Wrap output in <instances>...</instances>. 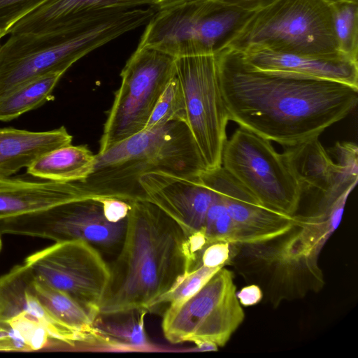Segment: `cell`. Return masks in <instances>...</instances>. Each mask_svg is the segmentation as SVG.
<instances>
[{
	"instance_id": "1",
	"label": "cell",
	"mask_w": 358,
	"mask_h": 358,
	"mask_svg": "<svg viewBox=\"0 0 358 358\" xmlns=\"http://www.w3.org/2000/svg\"><path fill=\"white\" fill-rule=\"evenodd\" d=\"M216 59L229 120L285 147L319 136L358 102L346 83L261 70L229 48Z\"/></svg>"
},
{
	"instance_id": "2",
	"label": "cell",
	"mask_w": 358,
	"mask_h": 358,
	"mask_svg": "<svg viewBox=\"0 0 358 358\" xmlns=\"http://www.w3.org/2000/svg\"><path fill=\"white\" fill-rule=\"evenodd\" d=\"M187 240L180 225L155 204L131 201L99 314L154 310L157 301L191 271Z\"/></svg>"
},
{
	"instance_id": "3",
	"label": "cell",
	"mask_w": 358,
	"mask_h": 358,
	"mask_svg": "<svg viewBox=\"0 0 358 358\" xmlns=\"http://www.w3.org/2000/svg\"><path fill=\"white\" fill-rule=\"evenodd\" d=\"M92 173L79 181L92 198L145 199L139 178L165 172L198 178L207 169L186 122L173 121L141 131L95 155Z\"/></svg>"
},
{
	"instance_id": "4",
	"label": "cell",
	"mask_w": 358,
	"mask_h": 358,
	"mask_svg": "<svg viewBox=\"0 0 358 358\" xmlns=\"http://www.w3.org/2000/svg\"><path fill=\"white\" fill-rule=\"evenodd\" d=\"M136 8L87 18L49 31L12 34L0 46V95L55 70L67 71L78 60L151 17Z\"/></svg>"
},
{
	"instance_id": "5",
	"label": "cell",
	"mask_w": 358,
	"mask_h": 358,
	"mask_svg": "<svg viewBox=\"0 0 358 358\" xmlns=\"http://www.w3.org/2000/svg\"><path fill=\"white\" fill-rule=\"evenodd\" d=\"M227 48L240 52L255 48L320 57L344 55L335 36L331 5L324 0H278L254 13Z\"/></svg>"
},
{
	"instance_id": "6",
	"label": "cell",
	"mask_w": 358,
	"mask_h": 358,
	"mask_svg": "<svg viewBox=\"0 0 358 358\" xmlns=\"http://www.w3.org/2000/svg\"><path fill=\"white\" fill-rule=\"evenodd\" d=\"M254 13L215 0H194L156 11L138 47L174 58L216 55L227 48Z\"/></svg>"
},
{
	"instance_id": "7",
	"label": "cell",
	"mask_w": 358,
	"mask_h": 358,
	"mask_svg": "<svg viewBox=\"0 0 358 358\" xmlns=\"http://www.w3.org/2000/svg\"><path fill=\"white\" fill-rule=\"evenodd\" d=\"M319 256L308 253L298 226L274 238L237 245L230 265L249 284L258 285L273 308L317 293L325 285Z\"/></svg>"
},
{
	"instance_id": "8",
	"label": "cell",
	"mask_w": 358,
	"mask_h": 358,
	"mask_svg": "<svg viewBox=\"0 0 358 358\" xmlns=\"http://www.w3.org/2000/svg\"><path fill=\"white\" fill-rule=\"evenodd\" d=\"M244 319L234 273L222 267L192 296L169 305L162 329L173 344L208 343L219 348L228 343Z\"/></svg>"
},
{
	"instance_id": "9",
	"label": "cell",
	"mask_w": 358,
	"mask_h": 358,
	"mask_svg": "<svg viewBox=\"0 0 358 358\" xmlns=\"http://www.w3.org/2000/svg\"><path fill=\"white\" fill-rule=\"evenodd\" d=\"M176 75V58L137 47L120 73L121 84L104 124L99 152L145 128L158 99Z\"/></svg>"
},
{
	"instance_id": "10",
	"label": "cell",
	"mask_w": 358,
	"mask_h": 358,
	"mask_svg": "<svg viewBox=\"0 0 358 358\" xmlns=\"http://www.w3.org/2000/svg\"><path fill=\"white\" fill-rule=\"evenodd\" d=\"M222 166L266 207L296 215L301 189L270 141L239 127L224 143Z\"/></svg>"
},
{
	"instance_id": "11",
	"label": "cell",
	"mask_w": 358,
	"mask_h": 358,
	"mask_svg": "<svg viewBox=\"0 0 358 358\" xmlns=\"http://www.w3.org/2000/svg\"><path fill=\"white\" fill-rule=\"evenodd\" d=\"M127 219L108 221L100 198H87L0 220V234L29 236L56 242L82 241L102 255H117L124 238Z\"/></svg>"
},
{
	"instance_id": "12",
	"label": "cell",
	"mask_w": 358,
	"mask_h": 358,
	"mask_svg": "<svg viewBox=\"0 0 358 358\" xmlns=\"http://www.w3.org/2000/svg\"><path fill=\"white\" fill-rule=\"evenodd\" d=\"M187 124L208 169L222 166L229 116L222 97L216 55L176 59Z\"/></svg>"
},
{
	"instance_id": "13",
	"label": "cell",
	"mask_w": 358,
	"mask_h": 358,
	"mask_svg": "<svg viewBox=\"0 0 358 358\" xmlns=\"http://www.w3.org/2000/svg\"><path fill=\"white\" fill-rule=\"evenodd\" d=\"M34 275L66 294L94 318L100 308L110 275L101 253L82 241L56 242L24 260Z\"/></svg>"
},
{
	"instance_id": "14",
	"label": "cell",
	"mask_w": 358,
	"mask_h": 358,
	"mask_svg": "<svg viewBox=\"0 0 358 358\" xmlns=\"http://www.w3.org/2000/svg\"><path fill=\"white\" fill-rule=\"evenodd\" d=\"M201 182L222 196L231 219L249 236L252 243L281 236L300 223V216H290L264 206L222 166L206 169Z\"/></svg>"
},
{
	"instance_id": "15",
	"label": "cell",
	"mask_w": 358,
	"mask_h": 358,
	"mask_svg": "<svg viewBox=\"0 0 358 358\" xmlns=\"http://www.w3.org/2000/svg\"><path fill=\"white\" fill-rule=\"evenodd\" d=\"M335 163L319 140V136L285 147L281 154L299 184L302 194L317 192L320 196L335 185L358 177V148L351 142H337L334 148Z\"/></svg>"
},
{
	"instance_id": "16",
	"label": "cell",
	"mask_w": 358,
	"mask_h": 358,
	"mask_svg": "<svg viewBox=\"0 0 358 358\" xmlns=\"http://www.w3.org/2000/svg\"><path fill=\"white\" fill-rule=\"evenodd\" d=\"M145 199L174 220L189 237L202 231L215 192L200 182L165 172H151L139 178Z\"/></svg>"
},
{
	"instance_id": "17",
	"label": "cell",
	"mask_w": 358,
	"mask_h": 358,
	"mask_svg": "<svg viewBox=\"0 0 358 358\" xmlns=\"http://www.w3.org/2000/svg\"><path fill=\"white\" fill-rule=\"evenodd\" d=\"M87 198L79 181L0 178V220Z\"/></svg>"
},
{
	"instance_id": "18",
	"label": "cell",
	"mask_w": 358,
	"mask_h": 358,
	"mask_svg": "<svg viewBox=\"0 0 358 358\" xmlns=\"http://www.w3.org/2000/svg\"><path fill=\"white\" fill-rule=\"evenodd\" d=\"M241 52L248 63L261 70L334 80L358 87V60L345 55L320 57L255 48Z\"/></svg>"
},
{
	"instance_id": "19",
	"label": "cell",
	"mask_w": 358,
	"mask_h": 358,
	"mask_svg": "<svg viewBox=\"0 0 358 358\" xmlns=\"http://www.w3.org/2000/svg\"><path fill=\"white\" fill-rule=\"evenodd\" d=\"M151 5L152 0H48L19 20L9 34L46 31L78 20Z\"/></svg>"
},
{
	"instance_id": "20",
	"label": "cell",
	"mask_w": 358,
	"mask_h": 358,
	"mask_svg": "<svg viewBox=\"0 0 358 358\" xmlns=\"http://www.w3.org/2000/svg\"><path fill=\"white\" fill-rule=\"evenodd\" d=\"M73 136L64 127L45 131L0 128V178L27 168L55 148L71 144Z\"/></svg>"
},
{
	"instance_id": "21",
	"label": "cell",
	"mask_w": 358,
	"mask_h": 358,
	"mask_svg": "<svg viewBox=\"0 0 358 358\" xmlns=\"http://www.w3.org/2000/svg\"><path fill=\"white\" fill-rule=\"evenodd\" d=\"M95 161V155L86 145L69 144L42 155L27 168V173L43 180L81 181L92 173Z\"/></svg>"
},
{
	"instance_id": "22",
	"label": "cell",
	"mask_w": 358,
	"mask_h": 358,
	"mask_svg": "<svg viewBox=\"0 0 358 358\" xmlns=\"http://www.w3.org/2000/svg\"><path fill=\"white\" fill-rule=\"evenodd\" d=\"M33 289L51 315L73 332L80 343L102 345V339L94 327V318L78 302L50 287L34 275Z\"/></svg>"
},
{
	"instance_id": "23",
	"label": "cell",
	"mask_w": 358,
	"mask_h": 358,
	"mask_svg": "<svg viewBox=\"0 0 358 358\" xmlns=\"http://www.w3.org/2000/svg\"><path fill=\"white\" fill-rule=\"evenodd\" d=\"M66 71H50L0 95V121L15 120L53 98L52 92Z\"/></svg>"
},
{
	"instance_id": "24",
	"label": "cell",
	"mask_w": 358,
	"mask_h": 358,
	"mask_svg": "<svg viewBox=\"0 0 358 358\" xmlns=\"http://www.w3.org/2000/svg\"><path fill=\"white\" fill-rule=\"evenodd\" d=\"M351 192H346L327 208L308 215H300L298 234L305 250L310 254H320L340 225L347 200Z\"/></svg>"
},
{
	"instance_id": "25",
	"label": "cell",
	"mask_w": 358,
	"mask_h": 358,
	"mask_svg": "<svg viewBox=\"0 0 358 358\" xmlns=\"http://www.w3.org/2000/svg\"><path fill=\"white\" fill-rule=\"evenodd\" d=\"M146 310H133L122 313L120 320L117 314L109 318L99 315L94 321V327L102 338L103 345L116 347H141L145 345L144 317Z\"/></svg>"
},
{
	"instance_id": "26",
	"label": "cell",
	"mask_w": 358,
	"mask_h": 358,
	"mask_svg": "<svg viewBox=\"0 0 358 358\" xmlns=\"http://www.w3.org/2000/svg\"><path fill=\"white\" fill-rule=\"evenodd\" d=\"M331 5L338 50L343 55L358 60V3L338 1Z\"/></svg>"
},
{
	"instance_id": "27",
	"label": "cell",
	"mask_w": 358,
	"mask_h": 358,
	"mask_svg": "<svg viewBox=\"0 0 358 358\" xmlns=\"http://www.w3.org/2000/svg\"><path fill=\"white\" fill-rule=\"evenodd\" d=\"M173 121L187 123L183 92L176 75L169 82L161 94L145 129L155 127Z\"/></svg>"
},
{
	"instance_id": "28",
	"label": "cell",
	"mask_w": 358,
	"mask_h": 358,
	"mask_svg": "<svg viewBox=\"0 0 358 358\" xmlns=\"http://www.w3.org/2000/svg\"><path fill=\"white\" fill-rule=\"evenodd\" d=\"M220 268H209L201 266L186 273L175 287L163 295L157 301L154 310L162 304H175L189 298L198 292Z\"/></svg>"
},
{
	"instance_id": "29",
	"label": "cell",
	"mask_w": 358,
	"mask_h": 358,
	"mask_svg": "<svg viewBox=\"0 0 358 358\" xmlns=\"http://www.w3.org/2000/svg\"><path fill=\"white\" fill-rule=\"evenodd\" d=\"M48 0H0V34H9L22 18Z\"/></svg>"
},
{
	"instance_id": "30",
	"label": "cell",
	"mask_w": 358,
	"mask_h": 358,
	"mask_svg": "<svg viewBox=\"0 0 358 358\" xmlns=\"http://www.w3.org/2000/svg\"><path fill=\"white\" fill-rule=\"evenodd\" d=\"M237 245L227 241H214L206 245L199 255V266L222 268L229 266Z\"/></svg>"
},
{
	"instance_id": "31",
	"label": "cell",
	"mask_w": 358,
	"mask_h": 358,
	"mask_svg": "<svg viewBox=\"0 0 358 358\" xmlns=\"http://www.w3.org/2000/svg\"><path fill=\"white\" fill-rule=\"evenodd\" d=\"M100 200L103 214L108 221L117 222L127 217L131 201L113 197L100 198Z\"/></svg>"
},
{
	"instance_id": "32",
	"label": "cell",
	"mask_w": 358,
	"mask_h": 358,
	"mask_svg": "<svg viewBox=\"0 0 358 358\" xmlns=\"http://www.w3.org/2000/svg\"><path fill=\"white\" fill-rule=\"evenodd\" d=\"M220 3L231 6L242 10L255 13L261 10L278 0H215Z\"/></svg>"
},
{
	"instance_id": "33",
	"label": "cell",
	"mask_w": 358,
	"mask_h": 358,
	"mask_svg": "<svg viewBox=\"0 0 358 358\" xmlns=\"http://www.w3.org/2000/svg\"><path fill=\"white\" fill-rule=\"evenodd\" d=\"M236 296L242 306H251L256 305L263 300V292L255 284H249L243 287L238 292Z\"/></svg>"
},
{
	"instance_id": "34",
	"label": "cell",
	"mask_w": 358,
	"mask_h": 358,
	"mask_svg": "<svg viewBox=\"0 0 358 358\" xmlns=\"http://www.w3.org/2000/svg\"><path fill=\"white\" fill-rule=\"evenodd\" d=\"M192 1L194 0H152V5L150 7L158 11Z\"/></svg>"
},
{
	"instance_id": "35",
	"label": "cell",
	"mask_w": 358,
	"mask_h": 358,
	"mask_svg": "<svg viewBox=\"0 0 358 358\" xmlns=\"http://www.w3.org/2000/svg\"><path fill=\"white\" fill-rule=\"evenodd\" d=\"M324 1L329 3H334L338 1H352L355 3H358V0H324Z\"/></svg>"
},
{
	"instance_id": "36",
	"label": "cell",
	"mask_w": 358,
	"mask_h": 358,
	"mask_svg": "<svg viewBox=\"0 0 358 358\" xmlns=\"http://www.w3.org/2000/svg\"><path fill=\"white\" fill-rule=\"evenodd\" d=\"M1 238H0V250H1Z\"/></svg>"
},
{
	"instance_id": "37",
	"label": "cell",
	"mask_w": 358,
	"mask_h": 358,
	"mask_svg": "<svg viewBox=\"0 0 358 358\" xmlns=\"http://www.w3.org/2000/svg\"><path fill=\"white\" fill-rule=\"evenodd\" d=\"M1 38H2V36H1V34H0V39H1Z\"/></svg>"
}]
</instances>
